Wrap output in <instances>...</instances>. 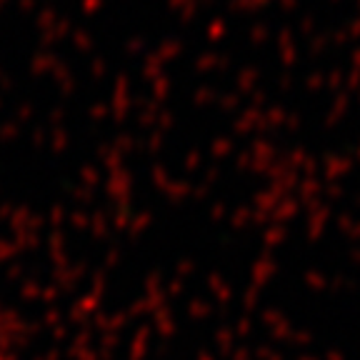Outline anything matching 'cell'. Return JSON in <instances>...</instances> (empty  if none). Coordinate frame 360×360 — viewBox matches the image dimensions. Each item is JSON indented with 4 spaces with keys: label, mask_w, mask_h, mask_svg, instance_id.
I'll return each mask as SVG.
<instances>
[]
</instances>
